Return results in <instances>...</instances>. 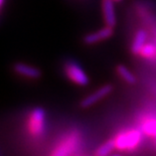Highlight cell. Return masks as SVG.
Segmentation results:
<instances>
[{"mask_svg":"<svg viewBox=\"0 0 156 156\" xmlns=\"http://www.w3.org/2000/svg\"><path fill=\"white\" fill-rule=\"evenodd\" d=\"M144 134L139 127L122 129L112 137L115 150L119 152H133L140 147Z\"/></svg>","mask_w":156,"mask_h":156,"instance_id":"1","label":"cell"},{"mask_svg":"<svg viewBox=\"0 0 156 156\" xmlns=\"http://www.w3.org/2000/svg\"><path fill=\"white\" fill-rule=\"evenodd\" d=\"M82 144V135L77 129H73L62 136L55 146L49 156H73Z\"/></svg>","mask_w":156,"mask_h":156,"instance_id":"2","label":"cell"},{"mask_svg":"<svg viewBox=\"0 0 156 156\" xmlns=\"http://www.w3.org/2000/svg\"><path fill=\"white\" fill-rule=\"evenodd\" d=\"M26 128L29 135L39 138L45 132V111L41 107L32 109L26 121Z\"/></svg>","mask_w":156,"mask_h":156,"instance_id":"3","label":"cell"},{"mask_svg":"<svg viewBox=\"0 0 156 156\" xmlns=\"http://www.w3.org/2000/svg\"><path fill=\"white\" fill-rule=\"evenodd\" d=\"M64 74L73 84L85 87L89 85L90 78L81 65L74 59H69L64 64Z\"/></svg>","mask_w":156,"mask_h":156,"instance_id":"4","label":"cell"},{"mask_svg":"<svg viewBox=\"0 0 156 156\" xmlns=\"http://www.w3.org/2000/svg\"><path fill=\"white\" fill-rule=\"evenodd\" d=\"M138 127L144 136L153 139V144L156 150V113H145L139 118Z\"/></svg>","mask_w":156,"mask_h":156,"instance_id":"5","label":"cell"},{"mask_svg":"<svg viewBox=\"0 0 156 156\" xmlns=\"http://www.w3.org/2000/svg\"><path fill=\"white\" fill-rule=\"evenodd\" d=\"M113 92V86L110 84L104 85L97 89L96 91L91 93L90 95H88L87 97H85L81 101V107L84 109H87L90 107H93L94 105H96L97 103L100 101L104 100L105 98H107L109 95Z\"/></svg>","mask_w":156,"mask_h":156,"instance_id":"6","label":"cell"},{"mask_svg":"<svg viewBox=\"0 0 156 156\" xmlns=\"http://www.w3.org/2000/svg\"><path fill=\"white\" fill-rule=\"evenodd\" d=\"M113 34H114V27L105 25L104 27L99 28L98 30L86 34L84 36V38H83V41L87 45L97 44H100L102 41L110 39L113 36Z\"/></svg>","mask_w":156,"mask_h":156,"instance_id":"7","label":"cell"},{"mask_svg":"<svg viewBox=\"0 0 156 156\" xmlns=\"http://www.w3.org/2000/svg\"><path fill=\"white\" fill-rule=\"evenodd\" d=\"M13 71L16 75L30 80H38L41 77V71L34 66L24 64V62H16L13 66Z\"/></svg>","mask_w":156,"mask_h":156,"instance_id":"8","label":"cell"},{"mask_svg":"<svg viewBox=\"0 0 156 156\" xmlns=\"http://www.w3.org/2000/svg\"><path fill=\"white\" fill-rule=\"evenodd\" d=\"M113 0H102L101 7L103 18H104L105 25L114 27L117 24V15H116V9Z\"/></svg>","mask_w":156,"mask_h":156,"instance_id":"9","label":"cell"},{"mask_svg":"<svg viewBox=\"0 0 156 156\" xmlns=\"http://www.w3.org/2000/svg\"><path fill=\"white\" fill-rule=\"evenodd\" d=\"M147 41H148V32L143 28L138 29V30L135 32L133 39H132L131 45H130L131 54L135 56H138L139 54H140L141 49L143 48V46L145 45V44Z\"/></svg>","mask_w":156,"mask_h":156,"instance_id":"10","label":"cell"},{"mask_svg":"<svg viewBox=\"0 0 156 156\" xmlns=\"http://www.w3.org/2000/svg\"><path fill=\"white\" fill-rule=\"evenodd\" d=\"M138 56L146 62H156V42L154 41L146 42Z\"/></svg>","mask_w":156,"mask_h":156,"instance_id":"11","label":"cell"},{"mask_svg":"<svg viewBox=\"0 0 156 156\" xmlns=\"http://www.w3.org/2000/svg\"><path fill=\"white\" fill-rule=\"evenodd\" d=\"M116 73H117L118 77H120V79L123 82H125L126 84L134 85L137 82L136 76L124 65H118L116 67Z\"/></svg>","mask_w":156,"mask_h":156,"instance_id":"12","label":"cell"},{"mask_svg":"<svg viewBox=\"0 0 156 156\" xmlns=\"http://www.w3.org/2000/svg\"><path fill=\"white\" fill-rule=\"evenodd\" d=\"M113 151H115V147L114 144H113L112 138H110L96 148L94 156H111Z\"/></svg>","mask_w":156,"mask_h":156,"instance_id":"13","label":"cell"},{"mask_svg":"<svg viewBox=\"0 0 156 156\" xmlns=\"http://www.w3.org/2000/svg\"><path fill=\"white\" fill-rule=\"evenodd\" d=\"M4 3H5V0H0V10H1V8L3 7Z\"/></svg>","mask_w":156,"mask_h":156,"instance_id":"14","label":"cell"},{"mask_svg":"<svg viewBox=\"0 0 156 156\" xmlns=\"http://www.w3.org/2000/svg\"><path fill=\"white\" fill-rule=\"evenodd\" d=\"M114 2H120V1H122V0H113Z\"/></svg>","mask_w":156,"mask_h":156,"instance_id":"15","label":"cell"},{"mask_svg":"<svg viewBox=\"0 0 156 156\" xmlns=\"http://www.w3.org/2000/svg\"><path fill=\"white\" fill-rule=\"evenodd\" d=\"M113 156H120V155H113Z\"/></svg>","mask_w":156,"mask_h":156,"instance_id":"16","label":"cell"}]
</instances>
